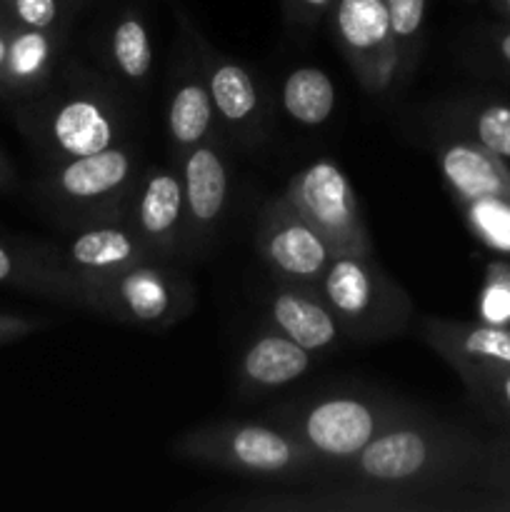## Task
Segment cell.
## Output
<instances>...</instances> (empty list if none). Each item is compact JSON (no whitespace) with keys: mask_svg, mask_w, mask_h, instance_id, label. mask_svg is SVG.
I'll return each instance as SVG.
<instances>
[{"mask_svg":"<svg viewBox=\"0 0 510 512\" xmlns=\"http://www.w3.org/2000/svg\"><path fill=\"white\" fill-rule=\"evenodd\" d=\"M485 440L468 428L415 410L390 423L355 458L325 480L345 488L415 495L435 510H473L483 473Z\"/></svg>","mask_w":510,"mask_h":512,"instance_id":"obj_1","label":"cell"},{"mask_svg":"<svg viewBox=\"0 0 510 512\" xmlns=\"http://www.w3.org/2000/svg\"><path fill=\"white\" fill-rule=\"evenodd\" d=\"M23 125L53 163L98 153L128 140V110L115 85L103 75L70 65L63 85L48 90Z\"/></svg>","mask_w":510,"mask_h":512,"instance_id":"obj_2","label":"cell"},{"mask_svg":"<svg viewBox=\"0 0 510 512\" xmlns=\"http://www.w3.org/2000/svg\"><path fill=\"white\" fill-rule=\"evenodd\" d=\"M185 463L275 483L325 480L328 468L278 420H220L185 430L173 443Z\"/></svg>","mask_w":510,"mask_h":512,"instance_id":"obj_3","label":"cell"},{"mask_svg":"<svg viewBox=\"0 0 510 512\" xmlns=\"http://www.w3.org/2000/svg\"><path fill=\"white\" fill-rule=\"evenodd\" d=\"M418 408L370 390H328L283 405L270 418L290 430L328 468L348 463L390 423Z\"/></svg>","mask_w":510,"mask_h":512,"instance_id":"obj_4","label":"cell"},{"mask_svg":"<svg viewBox=\"0 0 510 512\" xmlns=\"http://www.w3.org/2000/svg\"><path fill=\"white\" fill-rule=\"evenodd\" d=\"M318 288L345 343H383L403 335L415 320L413 298L385 273L375 253H333Z\"/></svg>","mask_w":510,"mask_h":512,"instance_id":"obj_5","label":"cell"},{"mask_svg":"<svg viewBox=\"0 0 510 512\" xmlns=\"http://www.w3.org/2000/svg\"><path fill=\"white\" fill-rule=\"evenodd\" d=\"M78 305L115 323L165 330L193 313L195 290L173 260L148 258L80 290Z\"/></svg>","mask_w":510,"mask_h":512,"instance_id":"obj_6","label":"cell"},{"mask_svg":"<svg viewBox=\"0 0 510 512\" xmlns=\"http://www.w3.org/2000/svg\"><path fill=\"white\" fill-rule=\"evenodd\" d=\"M140 170L143 158L125 140L98 153L53 163L43 190L78 228L100 220H123Z\"/></svg>","mask_w":510,"mask_h":512,"instance_id":"obj_7","label":"cell"},{"mask_svg":"<svg viewBox=\"0 0 510 512\" xmlns=\"http://www.w3.org/2000/svg\"><path fill=\"white\" fill-rule=\"evenodd\" d=\"M283 195L333 253H375L353 183L335 160L318 158L300 168Z\"/></svg>","mask_w":510,"mask_h":512,"instance_id":"obj_8","label":"cell"},{"mask_svg":"<svg viewBox=\"0 0 510 512\" xmlns=\"http://www.w3.org/2000/svg\"><path fill=\"white\" fill-rule=\"evenodd\" d=\"M335 45L368 95L398 88V48L385 0H333L328 10Z\"/></svg>","mask_w":510,"mask_h":512,"instance_id":"obj_9","label":"cell"},{"mask_svg":"<svg viewBox=\"0 0 510 512\" xmlns=\"http://www.w3.org/2000/svg\"><path fill=\"white\" fill-rule=\"evenodd\" d=\"M185 195L183 258H198L218 238L233 198L228 140L215 138L175 158Z\"/></svg>","mask_w":510,"mask_h":512,"instance_id":"obj_10","label":"cell"},{"mask_svg":"<svg viewBox=\"0 0 510 512\" xmlns=\"http://www.w3.org/2000/svg\"><path fill=\"white\" fill-rule=\"evenodd\" d=\"M255 250L273 280L318 285L333 258L323 238L290 205L283 193L265 200L255 223Z\"/></svg>","mask_w":510,"mask_h":512,"instance_id":"obj_11","label":"cell"},{"mask_svg":"<svg viewBox=\"0 0 510 512\" xmlns=\"http://www.w3.org/2000/svg\"><path fill=\"white\" fill-rule=\"evenodd\" d=\"M123 220L153 258L178 260L185 250V195L178 165H143Z\"/></svg>","mask_w":510,"mask_h":512,"instance_id":"obj_12","label":"cell"},{"mask_svg":"<svg viewBox=\"0 0 510 512\" xmlns=\"http://www.w3.org/2000/svg\"><path fill=\"white\" fill-rule=\"evenodd\" d=\"M198 58L225 140L243 148L263 143L268 130V95L258 78L243 63L205 43L198 45Z\"/></svg>","mask_w":510,"mask_h":512,"instance_id":"obj_13","label":"cell"},{"mask_svg":"<svg viewBox=\"0 0 510 512\" xmlns=\"http://www.w3.org/2000/svg\"><path fill=\"white\" fill-rule=\"evenodd\" d=\"M148 258H153L150 250L125 220L80 225L68 245L60 250V260L73 278L78 295L88 285L113 278L120 270Z\"/></svg>","mask_w":510,"mask_h":512,"instance_id":"obj_14","label":"cell"},{"mask_svg":"<svg viewBox=\"0 0 510 512\" xmlns=\"http://www.w3.org/2000/svg\"><path fill=\"white\" fill-rule=\"evenodd\" d=\"M263 320L313 355L330 353L345 343L338 318L315 283L275 280L263 298Z\"/></svg>","mask_w":510,"mask_h":512,"instance_id":"obj_15","label":"cell"},{"mask_svg":"<svg viewBox=\"0 0 510 512\" xmlns=\"http://www.w3.org/2000/svg\"><path fill=\"white\" fill-rule=\"evenodd\" d=\"M315 355L263 323L253 330L245 345L240 348L235 363V385L243 398H260L308 375Z\"/></svg>","mask_w":510,"mask_h":512,"instance_id":"obj_16","label":"cell"},{"mask_svg":"<svg viewBox=\"0 0 510 512\" xmlns=\"http://www.w3.org/2000/svg\"><path fill=\"white\" fill-rule=\"evenodd\" d=\"M165 133H168L173 160L208 140L225 138L198 50L185 58L173 75L168 105H165Z\"/></svg>","mask_w":510,"mask_h":512,"instance_id":"obj_17","label":"cell"},{"mask_svg":"<svg viewBox=\"0 0 510 512\" xmlns=\"http://www.w3.org/2000/svg\"><path fill=\"white\" fill-rule=\"evenodd\" d=\"M435 160L455 205L478 198L510 200L508 160L475 140L448 130L435 145Z\"/></svg>","mask_w":510,"mask_h":512,"instance_id":"obj_18","label":"cell"},{"mask_svg":"<svg viewBox=\"0 0 510 512\" xmlns=\"http://www.w3.org/2000/svg\"><path fill=\"white\" fill-rule=\"evenodd\" d=\"M420 338L453 370L468 365H510V325L485 320L420 318Z\"/></svg>","mask_w":510,"mask_h":512,"instance_id":"obj_19","label":"cell"},{"mask_svg":"<svg viewBox=\"0 0 510 512\" xmlns=\"http://www.w3.org/2000/svg\"><path fill=\"white\" fill-rule=\"evenodd\" d=\"M63 45L65 33L60 30H35L10 23L8 58L0 70V88L20 98L43 93L58 73Z\"/></svg>","mask_w":510,"mask_h":512,"instance_id":"obj_20","label":"cell"},{"mask_svg":"<svg viewBox=\"0 0 510 512\" xmlns=\"http://www.w3.org/2000/svg\"><path fill=\"white\" fill-rule=\"evenodd\" d=\"M103 58L110 75L128 88H145L153 73L155 45L143 13L123 10L110 20L103 38Z\"/></svg>","mask_w":510,"mask_h":512,"instance_id":"obj_21","label":"cell"},{"mask_svg":"<svg viewBox=\"0 0 510 512\" xmlns=\"http://www.w3.org/2000/svg\"><path fill=\"white\" fill-rule=\"evenodd\" d=\"M443 120L450 133L465 135L510 163V103L498 98H460L448 103Z\"/></svg>","mask_w":510,"mask_h":512,"instance_id":"obj_22","label":"cell"},{"mask_svg":"<svg viewBox=\"0 0 510 512\" xmlns=\"http://www.w3.org/2000/svg\"><path fill=\"white\" fill-rule=\"evenodd\" d=\"M335 85L323 68L298 65L280 85V105L293 123L303 128H320L335 110Z\"/></svg>","mask_w":510,"mask_h":512,"instance_id":"obj_23","label":"cell"},{"mask_svg":"<svg viewBox=\"0 0 510 512\" xmlns=\"http://www.w3.org/2000/svg\"><path fill=\"white\" fill-rule=\"evenodd\" d=\"M395 48H398V88L418 70L425 48V10L428 0H385Z\"/></svg>","mask_w":510,"mask_h":512,"instance_id":"obj_24","label":"cell"},{"mask_svg":"<svg viewBox=\"0 0 510 512\" xmlns=\"http://www.w3.org/2000/svg\"><path fill=\"white\" fill-rule=\"evenodd\" d=\"M480 410L510 430V365H468L455 370Z\"/></svg>","mask_w":510,"mask_h":512,"instance_id":"obj_25","label":"cell"},{"mask_svg":"<svg viewBox=\"0 0 510 512\" xmlns=\"http://www.w3.org/2000/svg\"><path fill=\"white\" fill-rule=\"evenodd\" d=\"M470 233L488 250L498 255H510V200L508 198H478L458 203Z\"/></svg>","mask_w":510,"mask_h":512,"instance_id":"obj_26","label":"cell"},{"mask_svg":"<svg viewBox=\"0 0 510 512\" xmlns=\"http://www.w3.org/2000/svg\"><path fill=\"white\" fill-rule=\"evenodd\" d=\"M0 13L13 25L60 33H65L70 18V10L60 0H0Z\"/></svg>","mask_w":510,"mask_h":512,"instance_id":"obj_27","label":"cell"},{"mask_svg":"<svg viewBox=\"0 0 510 512\" xmlns=\"http://www.w3.org/2000/svg\"><path fill=\"white\" fill-rule=\"evenodd\" d=\"M480 320L495 325H510V263L490 260L485 268V285L478 298Z\"/></svg>","mask_w":510,"mask_h":512,"instance_id":"obj_28","label":"cell"},{"mask_svg":"<svg viewBox=\"0 0 510 512\" xmlns=\"http://www.w3.org/2000/svg\"><path fill=\"white\" fill-rule=\"evenodd\" d=\"M478 493H510V430L485 440Z\"/></svg>","mask_w":510,"mask_h":512,"instance_id":"obj_29","label":"cell"},{"mask_svg":"<svg viewBox=\"0 0 510 512\" xmlns=\"http://www.w3.org/2000/svg\"><path fill=\"white\" fill-rule=\"evenodd\" d=\"M288 25L293 28H315L323 18H328V10L333 0H280Z\"/></svg>","mask_w":510,"mask_h":512,"instance_id":"obj_30","label":"cell"},{"mask_svg":"<svg viewBox=\"0 0 510 512\" xmlns=\"http://www.w3.org/2000/svg\"><path fill=\"white\" fill-rule=\"evenodd\" d=\"M488 48L500 68L510 73V23L495 25L488 30Z\"/></svg>","mask_w":510,"mask_h":512,"instance_id":"obj_31","label":"cell"},{"mask_svg":"<svg viewBox=\"0 0 510 512\" xmlns=\"http://www.w3.org/2000/svg\"><path fill=\"white\" fill-rule=\"evenodd\" d=\"M35 328L33 320L18 318V315H0V340L18 338V335H28Z\"/></svg>","mask_w":510,"mask_h":512,"instance_id":"obj_32","label":"cell"},{"mask_svg":"<svg viewBox=\"0 0 510 512\" xmlns=\"http://www.w3.org/2000/svg\"><path fill=\"white\" fill-rule=\"evenodd\" d=\"M8 40H10V23L0 20V70H3L5 58H8Z\"/></svg>","mask_w":510,"mask_h":512,"instance_id":"obj_33","label":"cell"},{"mask_svg":"<svg viewBox=\"0 0 510 512\" xmlns=\"http://www.w3.org/2000/svg\"><path fill=\"white\" fill-rule=\"evenodd\" d=\"M490 5L505 23H510V0H490Z\"/></svg>","mask_w":510,"mask_h":512,"instance_id":"obj_34","label":"cell"},{"mask_svg":"<svg viewBox=\"0 0 510 512\" xmlns=\"http://www.w3.org/2000/svg\"><path fill=\"white\" fill-rule=\"evenodd\" d=\"M60 3H63L65 8L70 10V13H75V10H78V8H83L85 0H60Z\"/></svg>","mask_w":510,"mask_h":512,"instance_id":"obj_35","label":"cell"},{"mask_svg":"<svg viewBox=\"0 0 510 512\" xmlns=\"http://www.w3.org/2000/svg\"><path fill=\"white\" fill-rule=\"evenodd\" d=\"M8 178H10V170H8V165H5L3 155H0V183H5Z\"/></svg>","mask_w":510,"mask_h":512,"instance_id":"obj_36","label":"cell"},{"mask_svg":"<svg viewBox=\"0 0 510 512\" xmlns=\"http://www.w3.org/2000/svg\"><path fill=\"white\" fill-rule=\"evenodd\" d=\"M0 20H5V18H3V13H0Z\"/></svg>","mask_w":510,"mask_h":512,"instance_id":"obj_37","label":"cell"}]
</instances>
